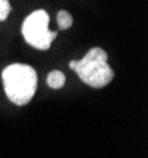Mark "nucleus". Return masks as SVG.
<instances>
[{
    "label": "nucleus",
    "mask_w": 148,
    "mask_h": 158,
    "mask_svg": "<svg viewBox=\"0 0 148 158\" xmlns=\"http://www.w3.org/2000/svg\"><path fill=\"white\" fill-rule=\"evenodd\" d=\"M2 81L8 100L17 106H24L34 97L37 74L28 64L14 63L2 71Z\"/></svg>",
    "instance_id": "1"
},
{
    "label": "nucleus",
    "mask_w": 148,
    "mask_h": 158,
    "mask_svg": "<svg viewBox=\"0 0 148 158\" xmlns=\"http://www.w3.org/2000/svg\"><path fill=\"white\" fill-rule=\"evenodd\" d=\"M69 67L76 72L83 83L92 88H104L114 80V71L108 63V53L101 47L91 49L81 60H72Z\"/></svg>",
    "instance_id": "2"
},
{
    "label": "nucleus",
    "mask_w": 148,
    "mask_h": 158,
    "mask_svg": "<svg viewBox=\"0 0 148 158\" xmlns=\"http://www.w3.org/2000/svg\"><path fill=\"white\" fill-rule=\"evenodd\" d=\"M50 16L45 10H36L28 14L22 24V36L28 46L37 50H49L56 39L58 31L49 30Z\"/></svg>",
    "instance_id": "3"
},
{
    "label": "nucleus",
    "mask_w": 148,
    "mask_h": 158,
    "mask_svg": "<svg viewBox=\"0 0 148 158\" xmlns=\"http://www.w3.org/2000/svg\"><path fill=\"white\" fill-rule=\"evenodd\" d=\"M47 85L52 88V89H61L62 86L66 85V75L64 72H61L58 69L52 71L49 75H47Z\"/></svg>",
    "instance_id": "4"
},
{
    "label": "nucleus",
    "mask_w": 148,
    "mask_h": 158,
    "mask_svg": "<svg viewBox=\"0 0 148 158\" xmlns=\"http://www.w3.org/2000/svg\"><path fill=\"white\" fill-rule=\"evenodd\" d=\"M56 22H58V28L59 30H67L73 24V17H72V14L69 11L61 10L58 13V16H56Z\"/></svg>",
    "instance_id": "5"
},
{
    "label": "nucleus",
    "mask_w": 148,
    "mask_h": 158,
    "mask_svg": "<svg viewBox=\"0 0 148 158\" xmlns=\"http://www.w3.org/2000/svg\"><path fill=\"white\" fill-rule=\"evenodd\" d=\"M11 11V5L8 0H0V22H5L10 16Z\"/></svg>",
    "instance_id": "6"
}]
</instances>
